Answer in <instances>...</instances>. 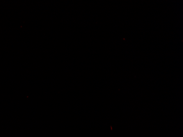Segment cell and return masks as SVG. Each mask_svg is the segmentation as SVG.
Here are the masks:
<instances>
[]
</instances>
